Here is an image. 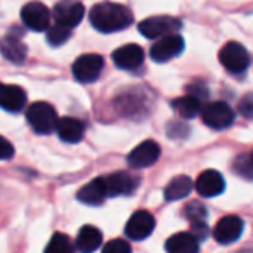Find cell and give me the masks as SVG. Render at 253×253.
I'll return each mask as SVG.
<instances>
[{
  "instance_id": "cell-1",
  "label": "cell",
  "mask_w": 253,
  "mask_h": 253,
  "mask_svg": "<svg viewBox=\"0 0 253 253\" xmlns=\"http://www.w3.org/2000/svg\"><path fill=\"white\" fill-rule=\"evenodd\" d=\"M92 26L101 33H115L122 32L126 26H130L134 21L130 9H126L122 4L115 2H101L94 5L88 14Z\"/></svg>"
},
{
  "instance_id": "cell-2",
  "label": "cell",
  "mask_w": 253,
  "mask_h": 253,
  "mask_svg": "<svg viewBox=\"0 0 253 253\" xmlns=\"http://www.w3.org/2000/svg\"><path fill=\"white\" fill-rule=\"evenodd\" d=\"M26 120H28V123L32 125V128L37 134L49 135L56 130L59 116H57L54 106H50L49 102L39 101V102H33L28 108V111H26Z\"/></svg>"
},
{
  "instance_id": "cell-3",
  "label": "cell",
  "mask_w": 253,
  "mask_h": 253,
  "mask_svg": "<svg viewBox=\"0 0 253 253\" xmlns=\"http://www.w3.org/2000/svg\"><path fill=\"white\" fill-rule=\"evenodd\" d=\"M220 64L232 75H241L250 66V54L241 43L227 42L218 52Z\"/></svg>"
},
{
  "instance_id": "cell-4",
  "label": "cell",
  "mask_w": 253,
  "mask_h": 253,
  "mask_svg": "<svg viewBox=\"0 0 253 253\" xmlns=\"http://www.w3.org/2000/svg\"><path fill=\"white\" fill-rule=\"evenodd\" d=\"M200 113L205 125L213 128V130H225L234 122V111L227 102L222 101L208 102L205 108H201Z\"/></svg>"
},
{
  "instance_id": "cell-5",
  "label": "cell",
  "mask_w": 253,
  "mask_h": 253,
  "mask_svg": "<svg viewBox=\"0 0 253 253\" xmlns=\"http://www.w3.org/2000/svg\"><path fill=\"white\" fill-rule=\"evenodd\" d=\"M180 28H182L180 19L172 16H153L139 23V32L146 39H162V37L177 33Z\"/></svg>"
},
{
  "instance_id": "cell-6",
  "label": "cell",
  "mask_w": 253,
  "mask_h": 253,
  "mask_svg": "<svg viewBox=\"0 0 253 253\" xmlns=\"http://www.w3.org/2000/svg\"><path fill=\"white\" fill-rule=\"evenodd\" d=\"M104 68V59L99 54H84L73 63V77L82 84H92L101 77Z\"/></svg>"
},
{
  "instance_id": "cell-7",
  "label": "cell",
  "mask_w": 253,
  "mask_h": 253,
  "mask_svg": "<svg viewBox=\"0 0 253 253\" xmlns=\"http://www.w3.org/2000/svg\"><path fill=\"white\" fill-rule=\"evenodd\" d=\"M84 14V4L78 0H59L52 9V16L56 23L61 26H66V28H75L77 25H80Z\"/></svg>"
},
{
  "instance_id": "cell-8",
  "label": "cell",
  "mask_w": 253,
  "mask_h": 253,
  "mask_svg": "<svg viewBox=\"0 0 253 253\" xmlns=\"http://www.w3.org/2000/svg\"><path fill=\"white\" fill-rule=\"evenodd\" d=\"M182 50L184 39L180 35H177V33H172V35L162 37L160 40H156V43L151 47L149 54H151V59L156 61V63H167V61L180 56Z\"/></svg>"
},
{
  "instance_id": "cell-9",
  "label": "cell",
  "mask_w": 253,
  "mask_h": 253,
  "mask_svg": "<svg viewBox=\"0 0 253 253\" xmlns=\"http://www.w3.org/2000/svg\"><path fill=\"white\" fill-rule=\"evenodd\" d=\"M160 155H162V149H160L158 142L144 141L128 153L126 162H128L130 167H134V169H148V167L155 165L158 162Z\"/></svg>"
},
{
  "instance_id": "cell-10",
  "label": "cell",
  "mask_w": 253,
  "mask_h": 253,
  "mask_svg": "<svg viewBox=\"0 0 253 253\" xmlns=\"http://www.w3.org/2000/svg\"><path fill=\"white\" fill-rule=\"evenodd\" d=\"M153 231H155V217L146 210L135 211L125 225V234L132 241H142L149 238Z\"/></svg>"
},
{
  "instance_id": "cell-11",
  "label": "cell",
  "mask_w": 253,
  "mask_h": 253,
  "mask_svg": "<svg viewBox=\"0 0 253 253\" xmlns=\"http://www.w3.org/2000/svg\"><path fill=\"white\" fill-rule=\"evenodd\" d=\"M21 19L26 28L33 32H45L50 26V11L42 2H28L21 11Z\"/></svg>"
},
{
  "instance_id": "cell-12",
  "label": "cell",
  "mask_w": 253,
  "mask_h": 253,
  "mask_svg": "<svg viewBox=\"0 0 253 253\" xmlns=\"http://www.w3.org/2000/svg\"><path fill=\"white\" fill-rule=\"evenodd\" d=\"M243 227L245 222L238 215H227V217L220 218L213 229V238L220 245H231V243L238 241L243 234Z\"/></svg>"
},
{
  "instance_id": "cell-13",
  "label": "cell",
  "mask_w": 253,
  "mask_h": 253,
  "mask_svg": "<svg viewBox=\"0 0 253 253\" xmlns=\"http://www.w3.org/2000/svg\"><path fill=\"white\" fill-rule=\"evenodd\" d=\"M106 187H108V196H128L135 193L139 187V177L130 172H115L111 175L104 177Z\"/></svg>"
},
{
  "instance_id": "cell-14",
  "label": "cell",
  "mask_w": 253,
  "mask_h": 253,
  "mask_svg": "<svg viewBox=\"0 0 253 253\" xmlns=\"http://www.w3.org/2000/svg\"><path fill=\"white\" fill-rule=\"evenodd\" d=\"M193 187H196L200 196L215 198V196H218V194L224 193L225 180L217 170H205V172L196 179V184H193Z\"/></svg>"
},
{
  "instance_id": "cell-15",
  "label": "cell",
  "mask_w": 253,
  "mask_h": 253,
  "mask_svg": "<svg viewBox=\"0 0 253 253\" xmlns=\"http://www.w3.org/2000/svg\"><path fill=\"white\" fill-rule=\"evenodd\" d=\"M144 61V50L137 43H128L113 52V63L120 70H137Z\"/></svg>"
},
{
  "instance_id": "cell-16",
  "label": "cell",
  "mask_w": 253,
  "mask_h": 253,
  "mask_svg": "<svg viewBox=\"0 0 253 253\" xmlns=\"http://www.w3.org/2000/svg\"><path fill=\"white\" fill-rule=\"evenodd\" d=\"M78 201L90 207H99L106 201L108 198V187H106L104 177H97V179L90 180L88 184H85L80 191L77 193Z\"/></svg>"
},
{
  "instance_id": "cell-17",
  "label": "cell",
  "mask_w": 253,
  "mask_h": 253,
  "mask_svg": "<svg viewBox=\"0 0 253 253\" xmlns=\"http://www.w3.org/2000/svg\"><path fill=\"white\" fill-rule=\"evenodd\" d=\"M26 104V92L19 85L0 84V108L5 111L18 113Z\"/></svg>"
},
{
  "instance_id": "cell-18",
  "label": "cell",
  "mask_w": 253,
  "mask_h": 253,
  "mask_svg": "<svg viewBox=\"0 0 253 253\" xmlns=\"http://www.w3.org/2000/svg\"><path fill=\"white\" fill-rule=\"evenodd\" d=\"M165 250L167 253H198L200 239L191 232H177L167 239Z\"/></svg>"
},
{
  "instance_id": "cell-19",
  "label": "cell",
  "mask_w": 253,
  "mask_h": 253,
  "mask_svg": "<svg viewBox=\"0 0 253 253\" xmlns=\"http://www.w3.org/2000/svg\"><path fill=\"white\" fill-rule=\"evenodd\" d=\"M84 123L77 118H71V116H64V118L57 120L56 132L59 135L61 141L68 142V144H77L84 137Z\"/></svg>"
},
{
  "instance_id": "cell-20",
  "label": "cell",
  "mask_w": 253,
  "mask_h": 253,
  "mask_svg": "<svg viewBox=\"0 0 253 253\" xmlns=\"http://www.w3.org/2000/svg\"><path fill=\"white\" fill-rule=\"evenodd\" d=\"M26 45L14 35L4 37L0 40V54L5 57L7 61L14 64H21L26 59Z\"/></svg>"
},
{
  "instance_id": "cell-21",
  "label": "cell",
  "mask_w": 253,
  "mask_h": 253,
  "mask_svg": "<svg viewBox=\"0 0 253 253\" xmlns=\"http://www.w3.org/2000/svg\"><path fill=\"white\" fill-rule=\"evenodd\" d=\"M102 243V232L94 225H84L78 232L77 248L82 253H94Z\"/></svg>"
},
{
  "instance_id": "cell-22",
  "label": "cell",
  "mask_w": 253,
  "mask_h": 253,
  "mask_svg": "<svg viewBox=\"0 0 253 253\" xmlns=\"http://www.w3.org/2000/svg\"><path fill=\"white\" fill-rule=\"evenodd\" d=\"M191 191H193V180L187 175H177L167 184L163 194L167 201H179L189 196Z\"/></svg>"
},
{
  "instance_id": "cell-23",
  "label": "cell",
  "mask_w": 253,
  "mask_h": 253,
  "mask_svg": "<svg viewBox=\"0 0 253 253\" xmlns=\"http://www.w3.org/2000/svg\"><path fill=\"white\" fill-rule=\"evenodd\" d=\"M172 108L180 118L191 120L194 116L200 115L201 111V99L196 97L194 94L184 95V97H177L175 101L172 102Z\"/></svg>"
},
{
  "instance_id": "cell-24",
  "label": "cell",
  "mask_w": 253,
  "mask_h": 253,
  "mask_svg": "<svg viewBox=\"0 0 253 253\" xmlns=\"http://www.w3.org/2000/svg\"><path fill=\"white\" fill-rule=\"evenodd\" d=\"M75 245L71 241L70 236L63 234V232H56V234L50 238L49 245L45 248V253H73Z\"/></svg>"
},
{
  "instance_id": "cell-25",
  "label": "cell",
  "mask_w": 253,
  "mask_h": 253,
  "mask_svg": "<svg viewBox=\"0 0 253 253\" xmlns=\"http://www.w3.org/2000/svg\"><path fill=\"white\" fill-rule=\"evenodd\" d=\"M71 35V28H66V26H61V25H54L47 28V40H49L50 45L54 47H59L63 43H66L70 40Z\"/></svg>"
},
{
  "instance_id": "cell-26",
  "label": "cell",
  "mask_w": 253,
  "mask_h": 253,
  "mask_svg": "<svg viewBox=\"0 0 253 253\" xmlns=\"http://www.w3.org/2000/svg\"><path fill=\"white\" fill-rule=\"evenodd\" d=\"M184 213H186V217L193 222V227H196V225L205 224L207 208H205L203 203H200V201H193V203H189L186 208H184Z\"/></svg>"
},
{
  "instance_id": "cell-27",
  "label": "cell",
  "mask_w": 253,
  "mask_h": 253,
  "mask_svg": "<svg viewBox=\"0 0 253 253\" xmlns=\"http://www.w3.org/2000/svg\"><path fill=\"white\" fill-rule=\"evenodd\" d=\"M232 170H234L238 175H243L245 179H252V172H253V167H252V158L250 155H241L234 160L232 163Z\"/></svg>"
},
{
  "instance_id": "cell-28",
  "label": "cell",
  "mask_w": 253,
  "mask_h": 253,
  "mask_svg": "<svg viewBox=\"0 0 253 253\" xmlns=\"http://www.w3.org/2000/svg\"><path fill=\"white\" fill-rule=\"evenodd\" d=\"M102 253H132V248L125 239H113V241L106 243Z\"/></svg>"
},
{
  "instance_id": "cell-29",
  "label": "cell",
  "mask_w": 253,
  "mask_h": 253,
  "mask_svg": "<svg viewBox=\"0 0 253 253\" xmlns=\"http://www.w3.org/2000/svg\"><path fill=\"white\" fill-rule=\"evenodd\" d=\"M14 156V146L0 135V160H11Z\"/></svg>"
},
{
  "instance_id": "cell-30",
  "label": "cell",
  "mask_w": 253,
  "mask_h": 253,
  "mask_svg": "<svg viewBox=\"0 0 253 253\" xmlns=\"http://www.w3.org/2000/svg\"><path fill=\"white\" fill-rule=\"evenodd\" d=\"M239 111L245 115V118H252L253 115V102H252V95L246 94L245 97H243L241 104H239Z\"/></svg>"
}]
</instances>
